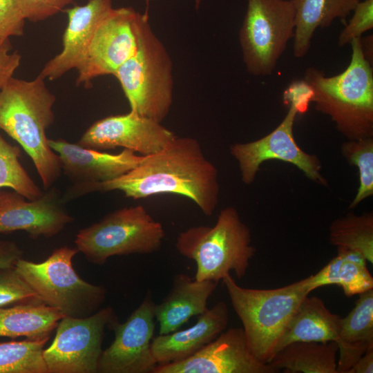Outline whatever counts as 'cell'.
Instances as JSON below:
<instances>
[{"mask_svg":"<svg viewBox=\"0 0 373 373\" xmlns=\"http://www.w3.org/2000/svg\"><path fill=\"white\" fill-rule=\"evenodd\" d=\"M115 190L133 200L162 193L183 195L209 216L217 207L220 186L217 169L204 156L198 141L176 136L121 177L105 182L72 184L62 198L66 203L90 193Z\"/></svg>","mask_w":373,"mask_h":373,"instance_id":"1","label":"cell"},{"mask_svg":"<svg viewBox=\"0 0 373 373\" xmlns=\"http://www.w3.org/2000/svg\"><path fill=\"white\" fill-rule=\"evenodd\" d=\"M55 99L39 75L32 80L12 77L0 90V130L32 160L44 190L52 187L62 173L59 157L46 136L55 120Z\"/></svg>","mask_w":373,"mask_h":373,"instance_id":"2","label":"cell"},{"mask_svg":"<svg viewBox=\"0 0 373 373\" xmlns=\"http://www.w3.org/2000/svg\"><path fill=\"white\" fill-rule=\"evenodd\" d=\"M361 38L351 41V59L343 72L328 77L309 67L303 78L314 90L316 110L329 115L350 140L372 137L373 133L372 64L363 55Z\"/></svg>","mask_w":373,"mask_h":373,"instance_id":"3","label":"cell"},{"mask_svg":"<svg viewBox=\"0 0 373 373\" xmlns=\"http://www.w3.org/2000/svg\"><path fill=\"white\" fill-rule=\"evenodd\" d=\"M232 307L254 355L268 364L279 340L301 301L312 291L309 276L278 288L261 289L238 285L231 274L222 278Z\"/></svg>","mask_w":373,"mask_h":373,"instance_id":"4","label":"cell"},{"mask_svg":"<svg viewBox=\"0 0 373 373\" xmlns=\"http://www.w3.org/2000/svg\"><path fill=\"white\" fill-rule=\"evenodd\" d=\"M137 48L117 70L131 111L162 122L173 103V64L162 42L152 30L149 14L139 13Z\"/></svg>","mask_w":373,"mask_h":373,"instance_id":"5","label":"cell"},{"mask_svg":"<svg viewBox=\"0 0 373 373\" xmlns=\"http://www.w3.org/2000/svg\"><path fill=\"white\" fill-rule=\"evenodd\" d=\"M178 251L196 264L195 279L218 282L231 271L243 278L256 254L249 227L233 207L222 209L212 226H194L179 233Z\"/></svg>","mask_w":373,"mask_h":373,"instance_id":"6","label":"cell"},{"mask_svg":"<svg viewBox=\"0 0 373 373\" xmlns=\"http://www.w3.org/2000/svg\"><path fill=\"white\" fill-rule=\"evenodd\" d=\"M77 248L55 249L41 262L19 259L15 267L38 296L41 303L64 316H90L100 307L106 297L104 286L84 280L73 267Z\"/></svg>","mask_w":373,"mask_h":373,"instance_id":"7","label":"cell"},{"mask_svg":"<svg viewBox=\"0 0 373 373\" xmlns=\"http://www.w3.org/2000/svg\"><path fill=\"white\" fill-rule=\"evenodd\" d=\"M165 231L142 205L123 207L79 231L76 248L87 260L103 265L115 256L150 254L160 249Z\"/></svg>","mask_w":373,"mask_h":373,"instance_id":"8","label":"cell"},{"mask_svg":"<svg viewBox=\"0 0 373 373\" xmlns=\"http://www.w3.org/2000/svg\"><path fill=\"white\" fill-rule=\"evenodd\" d=\"M294 30L291 0H247L239 41L247 71L256 76L272 75Z\"/></svg>","mask_w":373,"mask_h":373,"instance_id":"9","label":"cell"},{"mask_svg":"<svg viewBox=\"0 0 373 373\" xmlns=\"http://www.w3.org/2000/svg\"><path fill=\"white\" fill-rule=\"evenodd\" d=\"M115 316L106 307L86 317H62L52 343L44 350L48 373L97 372L104 330Z\"/></svg>","mask_w":373,"mask_h":373,"instance_id":"10","label":"cell"},{"mask_svg":"<svg viewBox=\"0 0 373 373\" xmlns=\"http://www.w3.org/2000/svg\"><path fill=\"white\" fill-rule=\"evenodd\" d=\"M155 305L151 291L141 304L119 323L115 316L108 327L115 339L102 351L97 372L150 373L157 365L151 348L155 330Z\"/></svg>","mask_w":373,"mask_h":373,"instance_id":"11","label":"cell"},{"mask_svg":"<svg viewBox=\"0 0 373 373\" xmlns=\"http://www.w3.org/2000/svg\"><path fill=\"white\" fill-rule=\"evenodd\" d=\"M139 12L131 7L113 8L97 25L78 67L77 84L92 85L93 79L115 74L137 48Z\"/></svg>","mask_w":373,"mask_h":373,"instance_id":"12","label":"cell"},{"mask_svg":"<svg viewBox=\"0 0 373 373\" xmlns=\"http://www.w3.org/2000/svg\"><path fill=\"white\" fill-rule=\"evenodd\" d=\"M297 114L295 106L290 104L283 121L270 133L253 142L231 146V154L238 162L244 183L249 184L254 181L263 162L279 160L295 165L312 180L325 184L318 159L301 150L294 139L293 127Z\"/></svg>","mask_w":373,"mask_h":373,"instance_id":"13","label":"cell"},{"mask_svg":"<svg viewBox=\"0 0 373 373\" xmlns=\"http://www.w3.org/2000/svg\"><path fill=\"white\" fill-rule=\"evenodd\" d=\"M176 136L161 122L130 111L95 122L77 143L98 151L120 147L146 156L162 149Z\"/></svg>","mask_w":373,"mask_h":373,"instance_id":"14","label":"cell"},{"mask_svg":"<svg viewBox=\"0 0 373 373\" xmlns=\"http://www.w3.org/2000/svg\"><path fill=\"white\" fill-rule=\"evenodd\" d=\"M65 204L52 186L34 200L10 189H0V233L23 231L33 239L53 237L74 220Z\"/></svg>","mask_w":373,"mask_h":373,"instance_id":"15","label":"cell"},{"mask_svg":"<svg viewBox=\"0 0 373 373\" xmlns=\"http://www.w3.org/2000/svg\"><path fill=\"white\" fill-rule=\"evenodd\" d=\"M251 352L242 328L224 330L193 355L157 365L152 373H275Z\"/></svg>","mask_w":373,"mask_h":373,"instance_id":"16","label":"cell"},{"mask_svg":"<svg viewBox=\"0 0 373 373\" xmlns=\"http://www.w3.org/2000/svg\"><path fill=\"white\" fill-rule=\"evenodd\" d=\"M48 142L59 157L62 173L73 184L115 180L136 167L144 157L128 149L117 154L105 153L64 139H48Z\"/></svg>","mask_w":373,"mask_h":373,"instance_id":"17","label":"cell"},{"mask_svg":"<svg viewBox=\"0 0 373 373\" xmlns=\"http://www.w3.org/2000/svg\"><path fill=\"white\" fill-rule=\"evenodd\" d=\"M112 8V0H88L84 5L64 9L68 24L63 35L62 49L46 63L39 75L45 79L55 80L77 69L97 25Z\"/></svg>","mask_w":373,"mask_h":373,"instance_id":"18","label":"cell"},{"mask_svg":"<svg viewBox=\"0 0 373 373\" xmlns=\"http://www.w3.org/2000/svg\"><path fill=\"white\" fill-rule=\"evenodd\" d=\"M229 323L227 305L220 301L198 316L191 327L153 338L151 348L157 364H165L185 359L226 329Z\"/></svg>","mask_w":373,"mask_h":373,"instance_id":"19","label":"cell"},{"mask_svg":"<svg viewBox=\"0 0 373 373\" xmlns=\"http://www.w3.org/2000/svg\"><path fill=\"white\" fill-rule=\"evenodd\" d=\"M218 283L210 280H193L185 274L175 275L170 292L155 305L160 334L176 331L191 317L203 314Z\"/></svg>","mask_w":373,"mask_h":373,"instance_id":"20","label":"cell"},{"mask_svg":"<svg viewBox=\"0 0 373 373\" xmlns=\"http://www.w3.org/2000/svg\"><path fill=\"white\" fill-rule=\"evenodd\" d=\"M359 295L354 308L341 318L336 343L338 373L348 370L373 347V289Z\"/></svg>","mask_w":373,"mask_h":373,"instance_id":"21","label":"cell"},{"mask_svg":"<svg viewBox=\"0 0 373 373\" xmlns=\"http://www.w3.org/2000/svg\"><path fill=\"white\" fill-rule=\"evenodd\" d=\"M340 321L341 317L332 313L321 298L307 296L299 304L287 324L276 352L297 341H336Z\"/></svg>","mask_w":373,"mask_h":373,"instance_id":"22","label":"cell"},{"mask_svg":"<svg viewBox=\"0 0 373 373\" xmlns=\"http://www.w3.org/2000/svg\"><path fill=\"white\" fill-rule=\"evenodd\" d=\"M295 10L293 54L304 57L316 30L329 27L337 18L345 20L360 0H291Z\"/></svg>","mask_w":373,"mask_h":373,"instance_id":"23","label":"cell"},{"mask_svg":"<svg viewBox=\"0 0 373 373\" xmlns=\"http://www.w3.org/2000/svg\"><path fill=\"white\" fill-rule=\"evenodd\" d=\"M308 284L312 291L325 285H337L350 297L373 289V278L363 256L337 247V255L316 274L309 276Z\"/></svg>","mask_w":373,"mask_h":373,"instance_id":"24","label":"cell"},{"mask_svg":"<svg viewBox=\"0 0 373 373\" xmlns=\"http://www.w3.org/2000/svg\"><path fill=\"white\" fill-rule=\"evenodd\" d=\"M336 341H297L276 352L268 364L278 372L338 373Z\"/></svg>","mask_w":373,"mask_h":373,"instance_id":"25","label":"cell"},{"mask_svg":"<svg viewBox=\"0 0 373 373\" xmlns=\"http://www.w3.org/2000/svg\"><path fill=\"white\" fill-rule=\"evenodd\" d=\"M64 316L43 303H28L0 307V337L49 338Z\"/></svg>","mask_w":373,"mask_h":373,"instance_id":"26","label":"cell"},{"mask_svg":"<svg viewBox=\"0 0 373 373\" xmlns=\"http://www.w3.org/2000/svg\"><path fill=\"white\" fill-rule=\"evenodd\" d=\"M330 243L355 251L373 263V216L349 214L334 220L329 227Z\"/></svg>","mask_w":373,"mask_h":373,"instance_id":"27","label":"cell"},{"mask_svg":"<svg viewBox=\"0 0 373 373\" xmlns=\"http://www.w3.org/2000/svg\"><path fill=\"white\" fill-rule=\"evenodd\" d=\"M48 338L0 343V373H48L44 358Z\"/></svg>","mask_w":373,"mask_h":373,"instance_id":"28","label":"cell"},{"mask_svg":"<svg viewBox=\"0 0 373 373\" xmlns=\"http://www.w3.org/2000/svg\"><path fill=\"white\" fill-rule=\"evenodd\" d=\"M21 149L8 142L0 133V189H12L26 198L34 200L43 191L19 161Z\"/></svg>","mask_w":373,"mask_h":373,"instance_id":"29","label":"cell"},{"mask_svg":"<svg viewBox=\"0 0 373 373\" xmlns=\"http://www.w3.org/2000/svg\"><path fill=\"white\" fill-rule=\"evenodd\" d=\"M351 140L343 145L342 151L359 172V187L350 207L354 208L373 194V140L372 137Z\"/></svg>","mask_w":373,"mask_h":373,"instance_id":"30","label":"cell"},{"mask_svg":"<svg viewBox=\"0 0 373 373\" xmlns=\"http://www.w3.org/2000/svg\"><path fill=\"white\" fill-rule=\"evenodd\" d=\"M28 303H41L15 267L0 269V307Z\"/></svg>","mask_w":373,"mask_h":373,"instance_id":"31","label":"cell"},{"mask_svg":"<svg viewBox=\"0 0 373 373\" xmlns=\"http://www.w3.org/2000/svg\"><path fill=\"white\" fill-rule=\"evenodd\" d=\"M353 12V16L339 35V46L350 44L353 39L362 37L363 33L373 28V0L359 1Z\"/></svg>","mask_w":373,"mask_h":373,"instance_id":"32","label":"cell"},{"mask_svg":"<svg viewBox=\"0 0 373 373\" xmlns=\"http://www.w3.org/2000/svg\"><path fill=\"white\" fill-rule=\"evenodd\" d=\"M26 20L18 0H0V41L22 36Z\"/></svg>","mask_w":373,"mask_h":373,"instance_id":"33","label":"cell"},{"mask_svg":"<svg viewBox=\"0 0 373 373\" xmlns=\"http://www.w3.org/2000/svg\"><path fill=\"white\" fill-rule=\"evenodd\" d=\"M26 20L44 21L64 11L74 0H18Z\"/></svg>","mask_w":373,"mask_h":373,"instance_id":"34","label":"cell"},{"mask_svg":"<svg viewBox=\"0 0 373 373\" xmlns=\"http://www.w3.org/2000/svg\"><path fill=\"white\" fill-rule=\"evenodd\" d=\"M314 93L311 85L303 79L292 81L285 89L283 94V102L287 105L295 106L298 113H305L313 102Z\"/></svg>","mask_w":373,"mask_h":373,"instance_id":"35","label":"cell"},{"mask_svg":"<svg viewBox=\"0 0 373 373\" xmlns=\"http://www.w3.org/2000/svg\"><path fill=\"white\" fill-rule=\"evenodd\" d=\"M21 56L12 51L10 39L0 41V90L19 66Z\"/></svg>","mask_w":373,"mask_h":373,"instance_id":"36","label":"cell"},{"mask_svg":"<svg viewBox=\"0 0 373 373\" xmlns=\"http://www.w3.org/2000/svg\"><path fill=\"white\" fill-rule=\"evenodd\" d=\"M23 251L13 241L0 240V269L15 267Z\"/></svg>","mask_w":373,"mask_h":373,"instance_id":"37","label":"cell"},{"mask_svg":"<svg viewBox=\"0 0 373 373\" xmlns=\"http://www.w3.org/2000/svg\"><path fill=\"white\" fill-rule=\"evenodd\" d=\"M373 372V347L368 350L347 373H372Z\"/></svg>","mask_w":373,"mask_h":373,"instance_id":"38","label":"cell"},{"mask_svg":"<svg viewBox=\"0 0 373 373\" xmlns=\"http://www.w3.org/2000/svg\"><path fill=\"white\" fill-rule=\"evenodd\" d=\"M372 35L361 38V48L365 57L372 64Z\"/></svg>","mask_w":373,"mask_h":373,"instance_id":"39","label":"cell"},{"mask_svg":"<svg viewBox=\"0 0 373 373\" xmlns=\"http://www.w3.org/2000/svg\"><path fill=\"white\" fill-rule=\"evenodd\" d=\"M146 1V10L144 13L149 14V3L151 0H145ZM195 3V7L196 10H198L201 3L203 2L204 0H193Z\"/></svg>","mask_w":373,"mask_h":373,"instance_id":"40","label":"cell"}]
</instances>
